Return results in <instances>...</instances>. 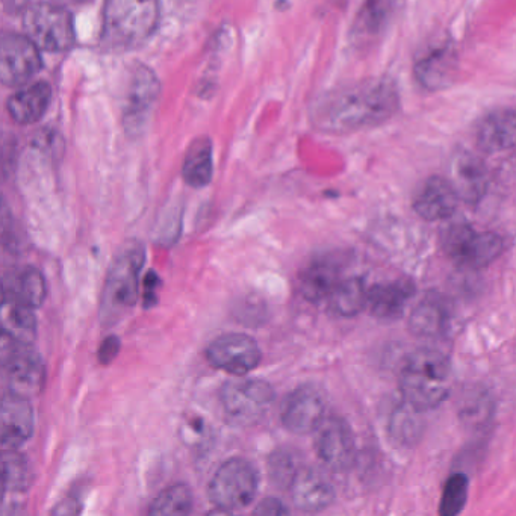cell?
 Segmentation results:
<instances>
[{
  "instance_id": "cell-1",
  "label": "cell",
  "mask_w": 516,
  "mask_h": 516,
  "mask_svg": "<svg viewBox=\"0 0 516 516\" xmlns=\"http://www.w3.org/2000/svg\"><path fill=\"white\" fill-rule=\"evenodd\" d=\"M398 108L397 87L389 79H365L320 97L312 108V123L327 134H352L383 125Z\"/></svg>"
},
{
  "instance_id": "cell-2",
  "label": "cell",
  "mask_w": 516,
  "mask_h": 516,
  "mask_svg": "<svg viewBox=\"0 0 516 516\" xmlns=\"http://www.w3.org/2000/svg\"><path fill=\"white\" fill-rule=\"evenodd\" d=\"M453 368L450 359L433 349L415 350L400 373L403 400L420 411L436 409L450 397Z\"/></svg>"
},
{
  "instance_id": "cell-3",
  "label": "cell",
  "mask_w": 516,
  "mask_h": 516,
  "mask_svg": "<svg viewBox=\"0 0 516 516\" xmlns=\"http://www.w3.org/2000/svg\"><path fill=\"white\" fill-rule=\"evenodd\" d=\"M144 258L146 253L138 241H129L117 253L109 267L100 300L99 317L103 326H114L134 308Z\"/></svg>"
},
{
  "instance_id": "cell-4",
  "label": "cell",
  "mask_w": 516,
  "mask_h": 516,
  "mask_svg": "<svg viewBox=\"0 0 516 516\" xmlns=\"http://www.w3.org/2000/svg\"><path fill=\"white\" fill-rule=\"evenodd\" d=\"M159 0H106L102 41L112 49H132L155 32Z\"/></svg>"
},
{
  "instance_id": "cell-5",
  "label": "cell",
  "mask_w": 516,
  "mask_h": 516,
  "mask_svg": "<svg viewBox=\"0 0 516 516\" xmlns=\"http://www.w3.org/2000/svg\"><path fill=\"white\" fill-rule=\"evenodd\" d=\"M445 255L465 268L488 267L503 253L504 241L494 232H477L467 223H454L441 235Z\"/></svg>"
},
{
  "instance_id": "cell-6",
  "label": "cell",
  "mask_w": 516,
  "mask_h": 516,
  "mask_svg": "<svg viewBox=\"0 0 516 516\" xmlns=\"http://www.w3.org/2000/svg\"><path fill=\"white\" fill-rule=\"evenodd\" d=\"M258 486V470L243 457H234L215 471L208 486L209 500L217 509L232 513L253 503Z\"/></svg>"
},
{
  "instance_id": "cell-7",
  "label": "cell",
  "mask_w": 516,
  "mask_h": 516,
  "mask_svg": "<svg viewBox=\"0 0 516 516\" xmlns=\"http://www.w3.org/2000/svg\"><path fill=\"white\" fill-rule=\"evenodd\" d=\"M274 397L273 386L262 379L231 380L220 391L224 418L235 427L258 423L273 405Z\"/></svg>"
},
{
  "instance_id": "cell-8",
  "label": "cell",
  "mask_w": 516,
  "mask_h": 516,
  "mask_svg": "<svg viewBox=\"0 0 516 516\" xmlns=\"http://www.w3.org/2000/svg\"><path fill=\"white\" fill-rule=\"evenodd\" d=\"M25 35L40 50L66 52L75 44V28L69 11L49 2L35 4L23 17Z\"/></svg>"
},
{
  "instance_id": "cell-9",
  "label": "cell",
  "mask_w": 516,
  "mask_h": 516,
  "mask_svg": "<svg viewBox=\"0 0 516 516\" xmlns=\"http://www.w3.org/2000/svg\"><path fill=\"white\" fill-rule=\"evenodd\" d=\"M8 339H10V346L4 339L2 362H4L10 392L26 398L40 394L46 382V368L41 361V356L35 352L32 344Z\"/></svg>"
},
{
  "instance_id": "cell-10",
  "label": "cell",
  "mask_w": 516,
  "mask_h": 516,
  "mask_svg": "<svg viewBox=\"0 0 516 516\" xmlns=\"http://www.w3.org/2000/svg\"><path fill=\"white\" fill-rule=\"evenodd\" d=\"M326 417V392L314 383L300 385L290 392L280 409L283 427L296 435L315 433Z\"/></svg>"
},
{
  "instance_id": "cell-11",
  "label": "cell",
  "mask_w": 516,
  "mask_h": 516,
  "mask_svg": "<svg viewBox=\"0 0 516 516\" xmlns=\"http://www.w3.org/2000/svg\"><path fill=\"white\" fill-rule=\"evenodd\" d=\"M315 451L329 470H349L356 459L355 435L350 424L336 415L324 418L315 430Z\"/></svg>"
},
{
  "instance_id": "cell-12",
  "label": "cell",
  "mask_w": 516,
  "mask_h": 516,
  "mask_svg": "<svg viewBox=\"0 0 516 516\" xmlns=\"http://www.w3.org/2000/svg\"><path fill=\"white\" fill-rule=\"evenodd\" d=\"M206 359L217 370L234 376H246L261 364L262 353L252 336L227 333L209 344Z\"/></svg>"
},
{
  "instance_id": "cell-13",
  "label": "cell",
  "mask_w": 516,
  "mask_h": 516,
  "mask_svg": "<svg viewBox=\"0 0 516 516\" xmlns=\"http://www.w3.org/2000/svg\"><path fill=\"white\" fill-rule=\"evenodd\" d=\"M41 69L40 49L28 37L5 32L0 41V79L8 87H17L37 75Z\"/></svg>"
},
{
  "instance_id": "cell-14",
  "label": "cell",
  "mask_w": 516,
  "mask_h": 516,
  "mask_svg": "<svg viewBox=\"0 0 516 516\" xmlns=\"http://www.w3.org/2000/svg\"><path fill=\"white\" fill-rule=\"evenodd\" d=\"M35 420L29 398L8 392L2 398L0 441L4 450H19L34 433Z\"/></svg>"
},
{
  "instance_id": "cell-15",
  "label": "cell",
  "mask_w": 516,
  "mask_h": 516,
  "mask_svg": "<svg viewBox=\"0 0 516 516\" xmlns=\"http://www.w3.org/2000/svg\"><path fill=\"white\" fill-rule=\"evenodd\" d=\"M415 293V283L408 277L376 283L368 290L367 308L377 320L385 323L397 321L405 314L406 306Z\"/></svg>"
},
{
  "instance_id": "cell-16",
  "label": "cell",
  "mask_w": 516,
  "mask_h": 516,
  "mask_svg": "<svg viewBox=\"0 0 516 516\" xmlns=\"http://www.w3.org/2000/svg\"><path fill=\"white\" fill-rule=\"evenodd\" d=\"M158 96L159 82L153 72L143 66L135 69L128 96H126L125 114H123V122L128 131L135 134L143 128Z\"/></svg>"
},
{
  "instance_id": "cell-17",
  "label": "cell",
  "mask_w": 516,
  "mask_h": 516,
  "mask_svg": "<svg viewBox=\"0 0 516 516\" xmlns=\"http://www.w3.org/2000/svg\"><path fill=\"white\" fill-rule=\"evenodd\" d=\"M344 259L339 255H323L309 262L300 276V291L308 302L320 303L329 299L341 283Z\"/></svg>"
},
{
  "instance_id": "cell-18",
  "label": "cell",
  "mask_w": 516,
  "mask_h": 516,
  "mask_svg": "<svg viewBox=\"0 0 516 516\" xmlns=\"http://www.w3.org/2000/svg\"><path fill=\"white\" fill-rule=\"evenodd\" d=\"M451 326L448 300L436 291L424 294L409 317V330L418 338L439 339Z\"/></svg>"
},
{
  "instance_id": "cell-19",
  "label": "cell",
  "mask_w": 516,
  "mask_h": 516,
  "mask_svg": "<svg viewBox=\"0 0 516 516\" xmlns=\"http://www.w3.org/2000/svg\"><path fill=\"white\" fill-rule=\"evenodd\" d=\"M459 194L453 182L441 176L427 179L414 200V209L426 221H441L453 217L459 205Z\"/></svg>"
},
{
  "instance_id": "cell-20",
  "label": "cell",
  "mask_w": 516,
  "mask_h": 516,
  "mask_svg": "<svg viewBox=\"0 0 516 516\" xmlns=\"http://www.w3.org/2000/svg\"><path fill=\"white\" fill-rule=\"evenodd\" d=\"M294 506L302 512L317 513L335 500V488L323 471L302 467L290 488Z\"/></svg>"
},
{
  "instance_id": "cell-21",
  "label": "cell",
  "mask_w": 516,
  "mask_h": 516,
  "mask_svg": "<svg viewBox=\"0 0 516 516\" xmlns=\"http://www.w3.org/2000/svg\"><path fill=\"white\" fill-rule=\"evenodd\" d=\"M477 144L488 153L503 152L516 146V111H494L477 128Z\"/></svg>"
},
{
  "instance_id": "cell-22",
  "label": "cell",
  "mask_w": 516,
  "mask_h": 516,
  "mask_svg": "<svg viewBox=\"0 0 516 516\" xmlns=\"http://www.w3.org/2000/svg\"><path fill=\"white\" fill-rule=\"evenodd\" d=\"M50 97H52V90L46 82H37L31 87L17 91L8 100L7 106L11 119L19 125L37 123L46 114Z\"/></svg>"
},
{
  "instance_id": "cell-23",
  "label": "cell",
  "mask_w": 516,
  "mask_h": 516,
  "mask_svg": "<svg viewBox=\"0 0 516 516\" xmlns=\"http://www.w3.org/2000/svg\"><path fill=\"white\" fill-rule=\"evenodd\" d=\"M451 182L461 200L479 203L488 191V171L479 158L464 155L454 165V179Z\"/></svg>"
},
{
  "instance_id": "cell-24",
  "label": "cell",
  "mask_w": 516,
  "mask_h": 516,
  "mask_svg": "<svg viewBox=\"0 0 516 516\" xmlns=\"http://www.w3.org/2000/svg\"><path fill=\"white\" fill-rule=\"evenodd\" d=\"M456 69L454 50L447 46L429 50L415 67V75L423 87L429 90H438L450 84Z\"/></svg>"
},
{
  "instance_id": "cell-25",
  "label": "cell",
  "mask_w": 516,
  "mask_h": 516,
  "mask_svg": "<svg viewBox=\"0 0 516 516\" xmlns=\"http://www.w3.org/2000/svg\"><path fill=\"white\" fill-rule=\"evenodd\" d=\"M46 296V280L37 268H22L14 273L10 280L5 279L4 297L17 300L29 308H40L46 300Z\"/></svg>"
},
{
  "instance_id": "cell-26",
  "label": "cell",
  "mask_w": 516,
  "mask_h": 516,
  "mask_svg": "<svg viewBox=\"0 0 516 516\" xmlns=\"http://www.w3.org/2000/svg\"><path fill=\"white\" fill-rule=\"evenodd\" d=\"M388 433L397 444L412 447L417 444L424 433L423 411L401 401L389 415Z\"/></svg>"
},
{
  "instance_id": "cell-27",
  "label": "cell",
  "mask_w": 516,
  "mask_h": 516,
  "mask_svg": "<svg viewBox=\"0 0 516 516\" xmlns=\"http://www.w3.org/2000/svg\"><path fill=\"white\" fill-rule=\"evenodd\" d=\"M394 10L395 0H367L356 17L355 32L359 41L377 40L388 28Z\"/></svg>"
},
{
  "instance_id": "cell-28",
  "label": "cell",
  "mask_w": 516,
  "mask_h": 516,
  "mask_svg": "<svg viewBox=\"0 0 516 516\" xmlns=\"http://www.w3.org/2000/svg\"><path fill=\"white\" fill-rule=\"evenodd\" d=\"M330 311L339 317L352 318L361 314L368 305V288L361 277H347L336 286L327 299Z\"/></svg>"
},
{
  "instance_id": "cell-29",
  "label": "cell",
  "mask_w": 516,
  "mask_h": 516,
  "mask_svg": "<svg viewBox=\"0 0 516 516\" xmlns=\"http://www.w3.org/2000/svg\"><path fill=\"white\" fill-rule=\"evenodd\" d=\"M2 327H4V335L8 338L32 344L37 336V318H35L34 309L10 297H4Z\"/></svg>"
},
{
  "instance_id": "cell-30",
  "label": "cell",
  "mask_w": 516,
  "mask_h": 516,
  "mask_svg": "<svg viewBox=\"0 0 516 516\" xmlns=\"http://www.w3.org/2000/svg\"><path fill=\"white\" fill-rule=\"evenodd\" d=\"M214 173L212 144L208 138H199L191 144L185 156L182 176L190 187L203 188L211 182Z\"/></svg>"
},
{
  "instance_id": "cell-31",
  "label": "cell",
  "mask_w": 516,
  "mask_h": 516,
  "mask_svg": "<svg viewBox=\"0 0 516 516\" xmlns=\"http://www.w3.org/2000/svg\"><path fill=\"white\" fill-rule=\"evenodd\" d=\"M193 494L184 483L168 486L153 500L149 513L153 516H182L193 512Z\"/></svg>"
},
{
  "instance_id": "cell-32",
  "label": "cell",
  "mask_w": 516,
  "mask_h": 516,
  "mask_svg": "<svg viewBox=\"0 0 516 516\" xmlns=\"http://www.w3.org/2000/svg\"><path fill=\"white\" fill-rule=\"evenodd\" d=\"M32 483V471L23 454L17 450H4L2 456V486L4 492L28 491Z\"/></svg>"
},
{
  "instance_id": "cell-33",
  "label": "cell",
  "mask_w": 516,
  "mask_h": 516,
  "mask_svg": "<svg viewBox=\"0 0 516 516\" xmlns=\"http://www.w3.org/2000/svg\"><path fill=\"white\" fill-rule=\"evenodd\" d=\"M468 488H470V482L464 473H456L448 477L442 492L441 504H439V515H459L467 504Z\"/></svg>"
},
{
  "instance_id": "cell-34",
  "label": "cell",
  "mask_w": 516,
  "mask_h": 516,
  "mask_svg": "<svg viewBox=\"0 0 516 516\" xmlns=\"http://www.w3.org/2000/svg\"><path fill=\"white\" fill-rule=\"evenodd\" d=\"M299 461L293 451L280 450L274 451L268 459V470H270V479L276 488L290 489L300 470Z\"/></svg>"
},
{
  "instance_id": "cell-35",
  "label": "cell",
  "mask_w": 516,
  "mask_h": 516,
  "mask_svg": "<svg viewBox=\"0 0 516 516\" xmlns=\"http://www.w3.org/2000/svg\"><path fill=\"white\" fill-rule=\"evenodd\" d=\"M462 421L468 426H477V424L485 423L491 414V401L486 394H473V398L465 397L464 405H462Z\"/></svg>"
},
{
  "instance_id": "cell-36",
  "label": "cell",
  "mask_w": 516,
  "mask_h": 516,
  "mask_svg": "<svg viewBox=\"0 0 516 516\" xmlns=\"http://www.w3.org/2000/svg\"><path fill=\"white\" fill-rule=\"evenodd\" d=\"M253 513L261 516H282L288 515L290 510H288V507H286L279 498L268 497L264 498V500L255 507Z\"/></svg>"
},
{
  "instance_id": "cell-37",
  "label": "cell",
  "mask_w": 516,
  "mask_h": 516,
  "mask_svg": "<svg viewBox=\"0 0 516 516\" xmlns=\"http://www.w3.org/2000/svg\"><path fill=\"white\" fill-rule=\"evenodd\" d=\"M120 347H122V344H120V339L117 338V336H108V338L100 344L99 353H97L100 364H111V362L117 358V355H119Z\"/></svg>"
},
{
  "instance_id": "cell-38",
  "label": "cell",
  "mask_w": 516,
  "mask_h": 516,
  "mask_svg": "<svg viewBox=\"0 0 516 516\" xmlns=\"http://www.w3.org/2000/svg\"><path fill=\"white\" fill-rule=\"evenodd\" d=\"M159 277L156 276V273L153 271H149L146 279H144V306L146 308H150V306L155 305L156 299V290H158Z\"/></svg>"
},
{
  "instance_id": "cell-39",
  "label": "cell",
  "mask_w": 516,
  "mask_h": 516,
  "mask_svg": "<svg viewBox=\"0 0 516 516\" xmlns=\"http://www.w3.org/2000/svg\"><path fill=\"white\" fill-rule=\"evenodd\" d=\"M81 512V503L75 497L66 498L52 510L53 515H76Z\"/></svg>"
}]
</instances>
